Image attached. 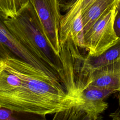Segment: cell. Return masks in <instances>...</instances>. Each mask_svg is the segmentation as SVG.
I'll list each match as a JSON object with an SVG mask.
<instances>
[{
  "label": "cell",
  "instance_id": "obj_1",
  "mask_svg": "<svg viewBox=\"0 0 120 120\" xmlns=\"http://www.w3.org/2000/svg\"><path fill=\"white\" fill-rule=\"evenodd\" d=\"M3 65L5 69L17 75L22 82L14 89L0 91V107L45 117L68 109L77 103V99L64 89Z\"/></svg>",
  "mask_w": 120,
  "mask_h": 120
},
{
  "label": "cell",
  "instance_id": "obj_2",
  "mask_svg": "<svg viewBox=\"0 0 120 120\" xmlns=\"http://www.w3.org/2000/svg\"><path fill=\"white\" fill-rule=\"evenodd\" d=\"M3 21L14 36L60 76L62 70L60 56L55 53L48 42L30 2L14 16Z\"/></svg>",
  "mask_w": 120,
  "mask_h": 120
},
{
  "label": "cell",
  "instance_id": "obj_3",
  "mask_svg": "<svg viewBox=\"0 0 120 120\" xmlns=\"http://www.w3.org/2000/svg\"><path fill=\"white\" fill-rule=\"evenodd\" d=\"M60 47V79L66 91L76 98L91 83L94 70L88 65L86 56L80 52V48L72 39H68Z\"/></svg>",
  "mask_w": 120,
  "mask_h": 120
},
{
  "label": "cell",
  "instance_id": "obj_4",
  "mask_svg": "<svg viewBox=\"0 0 120 120\" xmlns=\"http://www.w3.org/2000/svg\"><path fill=\"white\" fill-rule=\"evenodd\" d=\"M10 57L23 60L43 74L62 84L59 74L14 36L0 17V61Z\"/></svg>",
  "mask_w": 120,
  "mask_h": 120
},
{
  "label": "cell",
  "instance_id": "obj_5",
  "mask_svg": "<svg viewBox=\"0 0 120 120\" xmlns=\"http://www.w3.org/2000/svg\"><path fill=\"white\" fill-rule=\"evenodd\" d=\"M116 92L112 89L90 85L77 95V101L74 105L63 111V117L65 120L98 119L108 106L104 100Z\"/></svg>",
  "mask_w": 120,
  "mask_h": 120
},
{
  "label": "cell",
  "instance_id": "obj_6",
  "mask_svg": "<svg viewBox=\"0 0 120 120\" xmlns=\"http://www.w3.org/2000/svg\"><path fill=\"white\" fill-rule=\"evenodd\" d=\"M119 3L104 14L84 35L85 49L88 54L98 57L114 45L119 38L114 29Z\"/></svg>",
  "mask_w": 120,
  "mask_h": 120
},
{
  "label": "cell",
  "instance_id": "obj_7",
  "mask_svg": "<svg viewBox=\"0 0 120 120\" xmlns=\"http://www.w3.org/2000/svg\"><path fill=\"white\" fill-rule=\"evenodd\" d=\"M44 34L55 53L60 56L59 28L62 15L59 0H30Z\"/></svg>",
  "mask_w": 120,
  "mask_h": 120
},
{
  "label": "cell",
  "instance_id": "obj_8",
  "mask_svg": "<svg viewBox=\"0 0 120 120\" xmlns=\"http://www.w3.org/2000/svg\"><path fill=\"white\" fill-rule=\"evenodd\" d=\"M69 38L80 48L85 49L81 0H76L61 17L59 28L60 46Z\"/></svg>",
  "mask_w": 120,
  "mask_h": 120
},
{
  "label": "cell",
  "instance_id": "obj_9",
  "mask_svg": "<svg viewBox=\"0 0 120 120\" xmlns=\"http://www.w3.org/2000/svg\"><path fill=\"white\" fill-rule=\"evenodd\" d=\"M90 85L115 90L120 97V60L94 70Z\"/></svg>",
  "mask_w": 120,
  "mask_h": 120
},
{
  "label": "cell",
  "instance_id": "obj_10",
  "mask_svg": "<svg viewBox=\"0 0 120 120\" xmlns=\"http://www.w3.org/2000/svg\"><path fill=\"white\" fill-rule=\"evenodd\" d=\"M120 0H95L82 12L84 35L106 13L111 9Z\"/></svg>",
  "mask_w": 120,
  "mask_h": 120
},
{
  "label": "cell",
  "instance_id": "obj_11",
  "mask_svg": "<svg viewBox=\"0 0 120 120\" xmlns=\"http://www.w3.org/2000/svg\"><path fill=\"white\" fill-rule=\"evenodd\" d=\"M89 67L95 70L120 60V38L117 43L103 53L98 57L86 56Z\"/></svg>",
  "mask_w": 120,
  "mask_h": 120
},
{
  "label": "cell",
  "instance_id": "obj_12",
  "mask_svg": "<svg viewBox=\"0 0 120 120\" xmlns=\"http://www.w3.org/2000/svg\"><path fill=\"white\" fill-rule=\"evenodd\" d=\"M30 0H0V17H12L26 6Z\"/></svg>",
  "mask_w": 120,
  "mask_h": 120
},
{
  "label": "cell",
  "instance_id": "obj_13",
  "mask_svg": "<svg viewBox=\"0 0 120 120\" xmlns=\"http://www.w3.org/2000/svg\"><path fill=\"white\" fill-rule=\"evenodd\" d=\"M21 79L17 75L4 69L0 73V91H8L19 86Z\"/></svg>",
  "mask_w": 120,
  "mask_h": 120
},
{
  "label": "cell",
  "instance_id": "obj_14",
  "mask_svg": "<svg viewBox=\"0 0 120 120\" xmlns=\"http://www.w3.org/2000/svg\"><path fill=\"white\" fill-rule=\"evenodd\" d=\"M18 112H19L0 107V120H18V118L15 114Z\"/></svg>",
  "mask_w": 120,
  "mask_h": 120
},
{
  "label": "cell",
  "instance_id": "obj_15",
  "mask_svg": "<svg viewBox=\"0 0 120 120\" xmlns=\"http://www.w3.org/2000/svg\"><path fill=\"white\" fill-rule=\"evenodd\" d=\"M114 29L115 33L119 38H120V12H118L114 22Z\"/></svg>",
  "mask_w": 120,
  "mask_h": 120
},
{
  "label": "cell",
  "instance_id": "obj_16",
  "mask_svg": "<svg viewBox=\"0 0 120 120\" xmlns=\"http://www.w3.org/2000/svg\"><path fill=\"white\" fill-rule=\"evenodd\" d=\"M109 117L113 120H120V97L119 98V106L113 113L109 114Z\"/></svg>",
  "mask_w": 120,
  "mask_h": 120
},
{
  "label": "cell",
  "instance_id": "obj_17",
  "mask_svg": "<svg viewBox=\"0 0 120 120\" xmlns=\"http://www.w3.org/2000/svg\"><path fill=\"white\" fill-rule=\"evenodd\" d=\"M95 0H81L82 12L86 10Z\"/></svg>",
  "mask_w": 120,
  "mask_h": 120
},
{
  "label": "cell",
  "instance_id": "obj_18",
  "mask_svg": "<svg viewBox=\"0 0 120 120\" xmlns=\"http://www.w3.org/2000/svg\"><path fill=\"white\" fill-rule=\"evenodd\" d=\"M4 69V65L2 62L0 61V73L2 71V70Z\"/></svg>",
  "mask_w": 120,
  "mask_h": 120
},
{
  "label": "cell",
  "instance_id": "obj_19",
  "mask_svg": "<svg viewBox=\"0 0 120 120\" xmlns=\"http://www.w3.org/2000/svg\"><path fill=\"white\" fill-rule=\"evenodd\" d=\"M117 10H118V12H120V1L119 4V5H118V8H117Z\"/></svg>",
  "mask_w": 120,
  "mask_h": 120
}]
</instances>
